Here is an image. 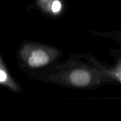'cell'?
Listing matches in <instances>:
<instances>
[{"mask_svg": "<svg viewBox=\"0 0 121 121\" xmlns=\"http://www.w3.org/2000/svg\"><path fill=\"white\" fill-rule=\"evenodd\" d=\"M50 61L48 54L41 49L32 50L27 58L29 66L33 67H39L47 65Z\"/></svg>", "mask_w": 121, "mask_h": 121, "instance_id": "1", "label": "cell"}, {"mask_svg": "<svg viewBox=\"0 0 121 121\" xmlns=\"http://www.w3.org/2000/svg\"><path fill=\"white\" fill-rule=\"evenodd\" d=\"M70 81L76 86H86L90 83L91 75L87 71L83 69H78L70 73Z\"/></svg>", "mask_w": 121, "mask_h": 121, "instance_id": "2", "label": "cell"}, {"mask_svg": "<svg viewBox=\"0 0 121 121\" xmlns=\"http://www.w3.org/2000/svg\"><path fill=\"white\" fill-rule=\"evenodd\" d=\"M1 84L7 85L11 89H15L14 83L9 78L7 70L2 63L1 59L0 58V85Z\"/></svg>", "mask_w": 121, "mask_h": 121, "instance_id": "3", "label": "cell"}, {"mask_svg": "<svg viewBox=\"0 0 121 121\" xmlns=\"http://www.w3.org/2000/svg\"><path fill=\"white\" fill-rule=\"evenodd\" d=\"M61 4L59 0H55L52 4L51 9L53 13H57L61 10Z\"/></svg>", "mask_w": 121, "mask_h": 121, "instance_id": "4", "label": "cell"}, {"mask_svg": "<svg viewBox=\"0 0 121 121\" xmlns=\"http://www.w3.org/2000/svg\"><path fill=\"white\" fill-rule=\"evenodd\" d=\"M115 74L116 76H117V78L118 79V80H119V81H120V82L121 83V66L120 67H119V68L117 69Z\"/></svg>", "mask_w": 121, "mask_h": 121, "instance_id": "5", "label": "cell"}]
</instances>
